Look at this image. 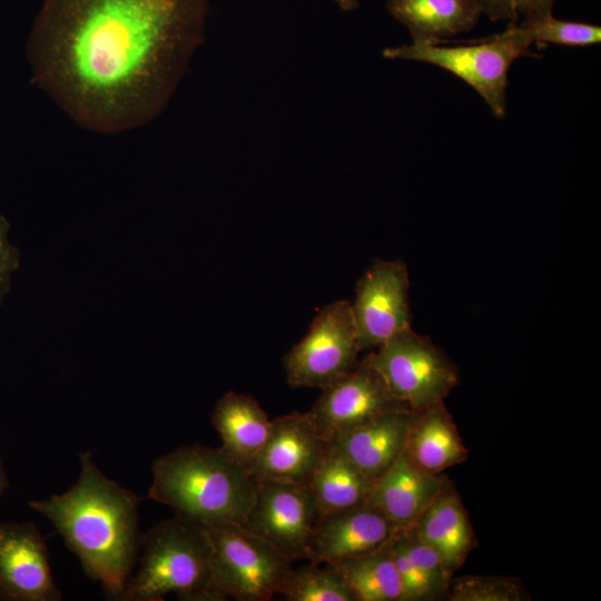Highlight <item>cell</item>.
Wrapping results in <instances>:
<instances>
[{
    "label": "cell",
    "mask_w": 601,
    "mask_h": 601,
    "mask_svg": "<svg viewBox=\"0 0 601 601\" xmlns=\"http://www.w3.org/2000/svg\"><path fill=\"white\" fill-rule=\"evenodd\" d=\"M519 27L533 43L585 47L601 41L599 26L558 19L552 12L526 16Z\"/></svg>",
    "instance_id": "obj_24"
},
{
    "label": "cell",
    "mask_w": 601,
    "mask_h": 601,
    "mask_svg": "<svg viewBox=\"0 0 601 601\" xmlns=\"http://www.w3.org/2000/svg\"><path fill=\"white\" fill-rule=\"evenodd\" d=\"M254 505L240 523L290 561L311 558L322 513L306 485L260 480Z\"/></svg>",
    "instance_id": "obj_9"
},
{
    "label": "cell",
    "mask_w": 601,
    "mask_h": 601,
    "mask_svg": "<svg viewBox=\"0 0 601 601\" xmlns=\"http://www.w3.org/2000/svg\"><path fill=\"white\" fill-rule=\"evenodd\" d=\"M405 451L416 466L434 475L463 462L467 456L443 403L415 414Z\"/></svg>",
    "instance_id": "obj_19"
},
{
    "label": "cell",
    "mask_w": 601,
    "mask_h": 601,
    "mask_svg": "<svg viewBox=\"0 0 601 601\" xmlns=\"http://www.w3.org/2000/svg\"><path fill=\"white\" fill-rule=\"evenodd\" d=\"M414 418L408 408L392 410L344 432L333 443L374 482L405 449Z\"/></svg>",
    "instance_id": "obj_16"
},
{
    "label": "cell",
    "mask_w": 601,
    "mask_h": 601,
    "mask_svg": "<svg viewBox=\"0 0 601 601\" xmlns=\"http://www.w3.org/2000/svg\"><path fill=\"white\" fill-rule=\"evenodd\" d=\"M208 0H42L33 81L78 125L141 127L165 109L205 36Z\"/></svg>",
    "instance_id": "obj_1"
},
{
    "label": "cell",
    "mask_w": 601,
    "mask_h": 601,
    "mask_svg": "<svg viewBox=\"0 0 601 601\" xmlns=\"http://www.w3.org/2000/svg\"><path fill=\"white\" fill-rule=\"evenodd\" d=\"M443 490L439 475L416 466L404 449L392 466L373 482L365 505L403 529L413 525Z\"/></svg>",
    "instance_id": "obj_15"
},
{
    "label": "cell",
    "mask_w": 601,
    "mask_h": 601,
    "mask_svg": "<svg viewBox=\"0 0 601 601\" xmlns=\"http://www.w3.org/2000/svg\"><path fill=\"white\" fill-rule=\"evenodd\" d=\"M388 544V543H387ZM333 565L355 601H403V588L388 545Z\"/></svg>",
    "instance_id": "obj_22"
},
{
    "label": "cell",
    "mask_w": 601,
    "mask_h": 601,
    "mask_svg": "<svg viewBox=\"0 0 601 601\" xmlns=\"http://www.w3.org/2000/svg\"><path fill=\"white\" fill-rule=\"evenodd\" d=\"M387 545L401 579L404 600H420L434 594L436 590L410 561L395 535Z\"/></svg>",
    "instance_id": "obj_27"
},
{
    "label": "cell",
    "mask_w": 601,
    "mask_h": 601,
    "mask_svg": "<svg viewBox=\"0 0 601 601\" xmlns=\"http://www.w3.org/2000/svg\"><path fill=\"white\" fill-rule=\"evenodd\" d=\"M359 353L351 304L335 300L321 308L308 332L285 355L287 382L322 390L352 372Z\"/></svg>",
    "instance_id": "obj_8"
},
{
    "label": "cell",
    "mask_w": 601,
    "mask_h": 601,
    "mask_svg": "<svg viewBox=\"0 0 601 601\" xmlns=\"http://www.w3.org/2000/svg\"><path fill=\"white\" fill-rule=\"evenodd\" d=\"M481 14L492 21L516 22L519 0H471Z\"/></svg>",
    "instance_id": "obj_29"
},
{
    "label": "cell",
    "mask_w": 601,
    "mask_h": 601,
    "mask_svg": "<svg viewBox=\"0 0 601 601\" xmlns=\"http://www.w3.org/2000/svg\"><path fill=\"white\" fill-rule=\"evenodd\" d=\"M391 394L417 414L443 403L459 383V372L428 337L404 329L364 357Z\"/></svg>",
    "instance_id": "obj_6"
},
{
    "label": "cell",
    "mask_w": 601,
    "mask_h": 601,
    "mask_svg": "<svg viewBox=\"0 0 601 601\" xmlns=\"http://www.w3.org/2000/svg\"><path fill=\"white\" fill-rule=\"evenodd\" d=\"M410 528L437 552L449 573L464 562L473 546V531L463 505L445 489Z\"/></svg>",
    "instance_id": "obj_18"
},
{
    "label": "cell",
    "mask_w": 601,
    "mask_h": 601,
    "mask_svg": "<svg viewBox=\"0 0 601 601\" xmlns=\"http://www.w3.org/2000/svg\"><path fill=\"white\" fill-rule=\"evenodd\" d=\"M139 568L119 600L159 601L176 593L186 601L225 600L211 569L207 528L175 514L141 534Z\"/></svg>",
    "instance_id": "obj_4"
},
{
    "label": "cell",
    "mask_w": 601,
    "mask_h": 601,
    "mask_svg": "<svg viewBox=\"0 0 601 601\" xmlns=\"http://www.w3.org/2000/svg\"><path fill=\"white\" fill-rule=\"evenodd\" d=\"M0 599L58 601L46 541L31 522H0Z\"/></svg>",
    "instance_id": "obj_12"
},
{
    "label": "cell",
    "mask_w": 601,
    "mask_h": 601,
    "mask_svg": "<svg viewBox=\"0 0 601 601\" xmlns=\"http://www.w3.org/2000/svg\"><path fill=\"white\" fill-rule=\"evenodd\" d=\"M343 11H353L358 7V0H334Z\"/></svg>",
    "instance_id": "obj_32"
},
{
    "label": "cell",
    "mask_w": 601,
    "mask_h": 601,
    "mask_svg": "<svg viewBox=\"0 0 601 601\" xmlns=\"http://www.w3.org/2000/svg\"><path fill=\"white\" fill-rule=\"evenodd\" d=\"M387 10L413 40L430 42L470 30L481 16L471 0H388Z\"/></svg>",
    "instance_id": "obj_20"
},
{
    "label": "cell",
    "mask_w": 601,
    "mask_h": 601,
    "mask_svg": "<svg viewBox=\"0 0 601 601\" xmlns=\"http://www.w3.org/2000/svg\"><path fill=\"white\" fill-rule=\"evenodd\" d=\"M395 538L410 561L430 581L436 592L446 585L451 573L434 549L421 541L410 526L400 529Z\"/></svg>",
    "instance_id": "obj_26"
},
{
    "label": "cell",
    "mask_w": 601,
    "mask_h": 601,
    "mask_svg": "<svg viewBox=\"0 0 601 601\" xmlns=\"http://www.w3.org/2000/svg\"><path fill=\"white\" fill-rule=\"evenodd\" d=\"M19 266V253L10 239V225L0 215V302L7 294L13 273Z\"/></svg>",
    "instance_id": "obj_28"
},
{
    "label": "cell",
    "mask_w": 601,
    "mask_h": 601,
    "mask_svg": "<svg viewBox=\"0 0 601 601\" xmlns=\"http://www.w3.org/2000/svg\"><path fill=\"white\" fill-rule=\"evenodd\" d=\"M372 484L332 443L307 487L321 513L327 515L365 505Z\"/></svg>",
    "instance_id": "obj_21"
},
{
    "label": "cell",
    "mask_w": 601,
    "mask_h": 601,
    "mask_svg": "<svg viewBox=\"0 0 601 601\" xmlns=\"http://www.w3.org/2000/svg\"><path fill=\"white\" fill-rule=\"evenodd\" d=\"M148 497L204 526L243 523L252 510L257 482L223 447L187 445L152 463Z\"/></svg>",
    "instance_id": "obj_3"
},
{
    "label": "cell",
    "mask_w": 601,
    "mask_h": 601,
    "mask_svg": "<svg viewBox=\"0 0 601 601\" xmlns=\"http://www.w3.org/2000/svg\"><path fill=\"white\" fill-rule=\"evenodd\" d=\"M331 444L305 413L287 414L272 421L264 446L247 469L256 481L307 486Z\"/></svg>",
    "instance_id": "obj_13"
},
{
    "label": "cell",
    "mask_w": 601,
    "mask_h": 601,
    "mask_svg": "<svg viewBox=\"0 0 601 601\" xmlns=\"http://www.w3.org/2000/svg\"><path fill=\"white\" fill-rule=\"evenodd\" d=\"M522 593L516 582L504 578L465 577L450 593L453 601H518Z\"/></svg>",
    "instance_id": "obj_25"
},
{
    "label": "cell",
    "mask_w": 601,
    "mask_h": 601,
    "mask_svg": "<svg viewBox=\"0 0 601 601\" xmlns=\"http://www.w3.org/2000/svg\"><path fill=\"white\" fill-rule=\"evenodd\" d=\"M318 563L290 570L278 593L289 601H355L341 573L329 564Z\"/></svg>",
    "instance_id": "obj_23"
},
{
    "label": "cell",
    "mask_w": 601,
    "mask_h": 601,
    "mask_svg": "<svg viewBox=\"0 0 601 601\" xmlns=\"http://www.w3.org/2000/svg\"><path fill=\"white\" fill-rule=\"evenodd\" d=\"M80 473L65 493L32 500L83 571L112 599H120L140 549L139 495L107 477L91 453L80 454Z\"/></svg>",
    "instance_id": "obj_2"
},
{
    "label": "cell",
    "mask_w": 601,
    "mask_h": 601,
    "mask_svg": "<svg viewBox=\"0 0 601 601\" xmlns=\"http://www.w3.org/2000/svg\"><path fill=\"white\" fill-rule=\"evenodd\" d=\"M206 528L214 583L225 600L267 601L278 593L292 568L287 556L240 523Z\"/></svg>",
    "instance_id": "obj_7"
},
{
    "label": "cell",
    "mask_w": 601,
    "mask_h": 601,
    "mask_svg": "<svg viewBox=\"0 0 601 601\" xmlns=\"http://www.w3.org/2000/svg\"><path fill=\"white\" fill-rule=\"evenodd\" d=\"M532 45L513 22L500 33L467 43L446 46L413 40L385 48L382 55L386 59L420 61L447 70L473 88L496 118H503L511 66L520 58L541 57L531 50Z\"/></svg>",
    "instance_id": "obj_5"
},
{
    "label": "cell",
    "mask_w": 601,
    "mask_h": 601,
    "mask_svg": "<svg viewBox=\"0 0 601 601\" xmlns=\"http://www.w3.org/2000/svg\"><path fill=\"white\" fill-rule=\"evenodd\" d=\"M556 0H519V16H531L536 13L552 12Z\"/></svg>",
    "instance_id": "obj_30"
},
{
    "label": "cell",
    "mask_w": 601,
    "mask_h": 601,
    "mask_svg": "<svg viewBox=\"0 0 601 601\" xmlns=\"http://www.w3.org/2000/svg\"><path fill=\"white\" fill-rule=\"evenodd\" d=\"M8 485H9V482H8L7 474L3 467L2 459L0 456V500L2 495L4 494Z\"/></svg>",
    "instance_id": "obj_31"
},
{
    "label": "cell",
    "mask_w": 601,
    "mask_h": 601,
    "mask_svg": "<svg viewBox=\"0 0 601 601\" xmlns=\"http://www.w3.org/2000/svg\"><path fill=\"white\" fill-rule=\"evenodd\" d=\"M211 423L221 447L246 467L260 452L272 425L255 398L236 392H227L217 401Z\"/></svg>",
    "instance_id": "obj_17"
},
{
    "label": "cell",
    "mask_w": 601,
    "mask_h": 601,
    "mask_svg": "<svg viewBox=\"0 0 601 601\" xmlns=\"http://www.w3.org/2000/svg\"><path fill=\"white\" fill-rule=\"evenodd\" d=\"M410 277L402 259H375L356 284L351 311L361 352L411 327Z\"/></svg>",
    "instance_id": "obj_10"
},
{
    "label": "cell",
    "mask_w": 601,
    "mask_h": 601,
    "mask_svg": "<svg viewBox=\"0 0 601 601\" xmlns=\"http://www.w3.org/2000/svg\"><path fill=\"white\" fill-rule=\"evenodd\" d=\"M398 530L380 511L368 505L322 515L309 561L337 564L372 553L385 546Z\"/></svg>",
    "instance_id": "obj_14"
},
{
    "label": "cell",
    "mask_w": 601,
    "mask_h": 601,
    "mask_svg": "<svg viewBox=\"0 0 601 601\" xmlns=\"http://www.w3.org/2000/svg\"><path fill=\"white\" fill-rule=\"evenodd\" d=\"M322 391L305 414L318 434L331 443L344 432L381 414L407 408L391 394L380 374L365 359Z\"/></svg>",
    "instance_id": "obj_11"
}]
</instances>
